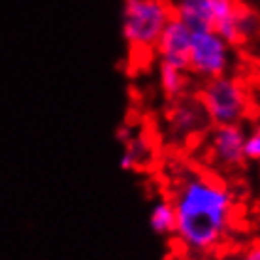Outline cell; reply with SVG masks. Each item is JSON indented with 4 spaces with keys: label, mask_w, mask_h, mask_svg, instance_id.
<instances>
[{
    "label": "cell",
    "mask_w": 260,
    "mask_h": 260,
    "mask_svg": "<svg viewBox=\"0 0 260 260\" xmlns=\"http://www.w3.org/2000/svg\"><path fill=\"white\" fill-rule=\"evenodd\" d=\"M209 119L202 108L198 96H179L174 100L166 115V128L172 140L189 142L206 132Z\"/></svg>",
    "instance_id": "cell-5"
},
{
    "label": "cell",
    "mask_w": 260,
    "mask_h": 260,
    "mask_svg": "<svg viewBox=\"0 0 260 260\" xmlns=\"http://www.w3.org/2000/svg\"><path fill=\"white\" fill-rule=\"evenodd\" d=\"M158 85H160L164 96L176 100L179 96H185V92L189 91L190 74L189 70L158 62Z\"/></svg>",
    "instance_id": "cell-10"
},
{
    "label": "cell",
    "mask_w": 260,
    "mask_h": 260,
    "mask_svg": "<svg viewBox=\"0 0 260 260\" xmlns=\"http://www.w3.org/2000/svg\"><path fill=\"white\" fill-rule=\"evenodd\" d=\"M241 0H176L174 15L190 30L213 28L240 8Z\"/></svg>",
    "instance_id": "cell-6"
},
{
    "label": "cell",
    "mask_w": 260,
    "mask_h": 260,
    "mask_svg": "<svg viewBox=\"0 0 260 260\" xmlns=\"http://www.w3.org/2000/svg\"><path fill=\"white\" fill-rule=\"evenodd\" d=\"M213 30L222 40H226L230 46L247 44L260 36V15L256 10L241 2L240 8L230 17L213 26Z\"/></svg>",
    "instance_id": "cell-9"
},
{
    "label": "cell",
    "mask_w": 260,
    "mask_h": 260,
    "mask_svg": "<svg viewBox=\"0 0 260 260\" xmlns=\"http://www.w3.org/2000/svg\"><path fill=\"white\" fill-rule=\"evenodd\" d=\"M190 40H192V30L174 15L168 21V25L164 26L162 34L155 46L158 62L189 70Z\"/></svg>",
    "instance_id": "cell-8"
},
{
    "label": "cell",
    "mask_w": 260,
    "mask_h": 260,
    "mask_svg": "<svg viewBox=\"0 0 260 260\" xmlns=\"http://www.w3.org/2000/svg\"><path fill=\"white\" fill-rule=\"evenodd\" d=\"M245 2H249L247 6H251L253 10H260V0H245Z\"/></svg>",
    "instance_id": "cell-14"
},
{
    "label": "cell",
    "mask_w": 260,
    "mask_h": 260,
    "mask_svg": "<svg viewBox=\"0 0 260 260\" xmlns=\"http://www.w3.org/2000/svg\"><path fill=\"white\" fill-rule=\"evenodd\" d=\"M151 230L156 236H174L176 232V211L170 200H158L149 211Z\"/></svg>",
    "instance_id": "cell-11"
},
{
    "label": "cell",
    "mask_w": 260,
    "mask_h": 260,
    "mask_svg": "<svg viewBox=\"0 0 260 260\" xmlns=\"http://www.w3.org/2000/svg\"><path fill=\"white\" fill-rule=\"evenodd\" d=\"M174 17L170 0H124L123 36L132 51H153L164 26Z\"/></svg>",
    "instance_id": "cell-3"
},
{
    "label": "cell",
    "mask_w": 260,
    "mask_h": 260,
    "mask_svg": "<svg viewBox=\"0 0 260 260\" xmlns=\"http://www.w3.org/2000/svg\"><path fill=\"white\" fill-rule=\"evenodd\" d=\"M172 206L176 211V240L185 253H215L234 230L236 200L228 185L211 172L185 168L174 181Z\"/></svg>",
    "instance_id": "cell-1"
},
{
    "label": "cell",
    "mask_w": 260,
    "mask_h": 260,
    "mask_svg": "<svg viewBox=\"0 0 260 260\" xmlns=\"http://www.w3.org/2000/svg\"><path fill=\"white\" fill-rule=\"evenodd\" d=\"M198 100L211 124H241L251 111V94L243 79L224 74L208 79L198 91Z\"/></svg>",
    "instance_id": "cell-2"
},
{
    "label": "cell",
    "mask_w": 260,
    "mask_h": 260,
    "mask_svg": "<svg viewBox=\"0 0 260 260\" xmlns=\"http://www.w3.org/2000/svg\"><path fill=\"white\" fill-rule=\"evenodd\" d=\"M243 142L245 130L241 124H217L208 140L209 158L222 170L240 168L245 162Z\"/></svg>",
    "instance_id": "cell-7"
},
{
    "label": "cell",
    "mask_w": 260,
    "mask_h": 260,
    "mask_svg": "<svg viewBox=\"0 0 260 260\" xmlns=\"http://www.w3.org/2000/svg\"><path fill=\"white\" fill-rule=\"evenodd\" d=\"M243 155L249 162L260 164V124H254L245 130V142H243Z\"/></svg>",
    "instance_id": "cell-12"
},
{
    "label": "cell",
    "mask_w": 260,
    "mask_h": 260,
    "mask_svg": "<svg viewBox=\"0 0 260 260\" xmlns=\"http://www.w3.org/2000/svg\"><path fill=\"white\" fill-rule=\"evenodd\" d=\"M234 62V46L222 40L213 28L194 30L189 51V74L204 81L228 74Z\"/></svg>",
    "instance_id": "cell-4"
},
{
    "label": "cell",
    "mask_w": 260,
    "mask_h": 260,
    "mask_svg": "<svg viewBox=\"0 0 260 260\" xmlns=\"http://www.w3.org/2000/svg\"><path fill=\"white\" fill-rule=\"evenodd\" d=\"M232 260H260V241H253L251 245L241 249Z\"/></svg>",
    "instance_id": "cell-13"
}]
</instances>
